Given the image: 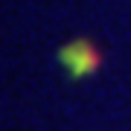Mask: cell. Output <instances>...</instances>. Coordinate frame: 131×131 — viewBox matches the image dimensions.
<instances>
[{"instance_id":"6da1fadb","label":"cell","mask_w":131,"mask_h":131,"mask_svg":"<svg viewBox=\"0 0 131 131\" xmlns=\"http://www.w3.org/2000/svg\"><path fill=\"white\" fill-rule=\"evenodd\" d=\"M56 58H58V67L64 70V76L70 82L90 79L102 67V52H99V47L90 38H73V41L61 44Z\"/></svg>"}]
</instances>
